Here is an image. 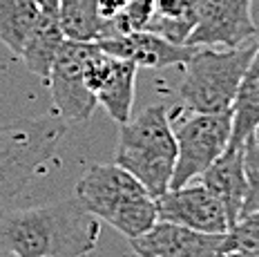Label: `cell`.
I'll return each instance as SVG.
<instances>
[{"mask_svg": "<svg viewBox=\"0 0 259 257\" xmlns=\"http://www.w3.org/2000/svg\"><path fill=\"white\" fill-rule=\"evenodd\" d=\"M101 239V219L76 195L0 215V250L14 257H90Z\"/></svg>", "mask_w": 259, "mask_h": 257, "instance_id": "6da1fadb", "label": "cell"}, {"mask_svg": "<svg viewBox=\"0 0 259 257\" xmlns=\"http://www.w3.org/2000/svg\"><path fill=\"white\" fill-rule=\"evenodd\" d=\"M67 127L56 112L0 125V215L50 168Z\"/></svg>", "mask_w": 259, "mask_h": 257, "instance_id": "7a4b0ae2", "label": "cell"}, {"mask_svg": "<svg viewBox=\"0 0 259 257\" xmlns=\"http://www.w3.org/2000/svg\"><path fill=\"white\" fill-rule=\"evenodd\" d=\"M76 197L101 222H107L127 239L154 226L156 199L132 173L118 163H94L76 184Z\"/></svg>", "mask_w": 259, "mask_h": 257, "instance_id": "3957f363", "label": "cell"}, {"mask_svg": "<svg viewBox=\"0 0 259 257\" xmlns=\"http://www.w3.org/2000/svg\"><path fill=\"white\" fill-rule=\"evenodd\" d=\"M114 163L137 177L154 199L170 188L177 163V139L165 105L152 103L123 123Z\"/></svg>", "mask_w": 259, "mask_h": 257, "instance_id": "277c9868", "label": "cell"}, {"mask_svg": "<svg viewBox=\"0 0 259 257\" xmlns=\"http://www.w3.org/2000/svg\"><path fill=\"white\" fill-rule=\"evenodd\" d=\"M259 36L239 47H194L183 65L179 99L192 112H226L230 110L239 81L257 52Z\"/></svg>", "mask_w": 259, "mask_h": 257, "instance_id": "5b68a950", "label": "cell"}, {"mask_svg": "<svg viewBox=\"0 0 259 257\" xmlns=\"http://www.w3.org/2000/svg\"><path fill=\"white\" fill-rule=\"evenodd\" d=\"M177 163L170 188L194 181L214 159L228 148L233 116L226 112H192L177 123Z\"/></svg>", "mask_w": 259, "mask_h": 257, "instance_id": "8992f818", "label": "cell"}, {"mask_svg": "<svg viewBox=\"0 0 259 257\" xmlns=\"http://www.w3.org/2000/svg\"><path fill=\"white\" fill-rule=\"evenodd\" d=\"M94 52L96 42L65 38L52 63L50 78L45 85L50 88L54 112L67 125L88 123L99 105L96 96L90 92L88 83H85V67H88V61Z\"/></svg>", "mask_w": 259, "mask_h": 257, "instance_id": "52a82bcc", "label": "cell"}, {"mask_svg": "<svg viewBox=\"0 0 259 257\" xmlns=\"http://www.w3.org/2000/svg\"><path fill=\"white\" fill-rule=\"evenodd\" d=\"M257 36L259 29L252 20V0H208L186 45L239 47Z\"/></svg>", "mask_w": 259, "mask_h": 257, "instance_id": "ba28073f", "label": "cell"}, {"mask_svg": "<svg viewBox=\"0 0 259 257\" xmlns=\"http://www.w3.org/2000/svg\"><path fill=\"white\" fill-rule=\"evenodd\" d=\"M156 217L161 222L203 230V233H228L230 224L221 201L201 181H190L179 188H168L156 197Z\"/></svg>", "mask_w": 259, "mask_h": 257, "instance_id": "9c48e42d", "label": "cell"}, {"mask_svg": "<svg viewBox=\"0 0 259 257\" xmlns=\"http://www.w3.org/2000/svg\"><path fill=\"white\" fill-rule=\"evenodd\" d=\"M228 233H203L181 224L161 222L130 239L132 253L141 257H221Z\"/></svg>", "mask_w": 259, "mask_h": 257, "instance_id": "30bf717a", "label": "cell"}, {"mask_svg": "<svg viewBox=\"0 0 259 257\" xmlns=\"http://www.w3.org/2000/svg\"><path fill=\"white\" fill-rule=\"evenodd\" d=\"M96 45L110 56L123 58L134 63L139 69H168L183 67L188 58L192 56V45H177L163 36L154 34L150 29L130 31L123 36H110V38L96 40Z\"/></svg>", "mask_w": 259, "mask_h": 257, "instance_id": "8fae6325", "label": "cell"}, {"mask_svg": "<svg viewBox=\"0 0 259 257\" xmlns=\"http://www.w3.org/2000/svg\"><path fill=\"white\" fill-rule=\"evenodd\" d=\"M244 146H233V143H228V148L197 177V181H201L221 201L230 228L239 222L241 206H244V197H246Z\"/></svg>", "mask_w": 259, "mask_h": 257, "instance_id": "7c38bea8", "label": "cell"}, {"mask_svg": "<svg viewBox=\"0 0 259 257\" xmlns=\"http://www.w3.org/2000/svg\"><path fill=\"white\" fill-rule=\"evenodd\" d=\"M58 3L61 0H42L40 3L38 20H36L34 29H31L29 38L20 52V58L25 61L27 69L34 76H38L42 83H47V78H50L52 63L65 40L61 16H58Z\"/></svg>", "mask_w": 259, "mask_h": 257, "instance_id": "4fadbf2b", "label": "cell"}, {"mask_svg": "<svg viewBox=\"0 0 259 257\" xmlns=\"http://www.w3.org/2000/svg\"><path fill=\"white\" fill-rule=\"evenodd\" d=\"M137 74L139 67L123 58H112V67L105 74L103 83L96 90V101L103 105L107 114L118 125H123L132 116L134 94H137Z\"/></svg>", "mask_w": 259, "mask_h": 257, "instance_id": "5bb4252c", "label": "cell"}, {"mask_svg": "<svg viewBox=\"0 0 259 257\" xmlns=\"http://www.w3.org/2000/svg\"><path fill=\"white\" fill-rule=\"evenodd\" d=\"M230 116H233L230 143L233 146H244L248 139H252L259 125V45L235 92L233 105H230Z\"/></svg>", "mask_w": 259, "mask_h": 257, "instance_id": "9a60e30c", "label": "cell"}, {"mask_svg": "<svg viewBox=\"0 0 259 257\" xmlns=\"http://www.w3.org/2000/svg\"><path fill=\"white\" fill-rule=\"evenodd\" d=\"M206 3L208 0H156L154 16L145 29L154 31L177 45H186Z\"/></svg>", "mask_w": 259, "mask_h": 257, "instance_id": "2e32d148", "label": "cell"}, {"mask_svg": "<svg viewBox=\"0 0 259 257\" xmlns=\"http://www.w3.org/2000/svg\"><path fill=\"white\" fill-rule=\"evenodd\" d=\"M58 16L65 38L96 42L110 38V23L99 12V0H61Z\"/></svg>", "mask_w": 259, "mask_h": 257, "instance_id": "e0dca14e", "label": "cell"}, {"mask_svg": "<svg viewBox=\"0 0 259 257\" xmlns=\"http://www.w3.org/2000/svg\"><path fill=\"white\" fill-rule=\"evenodd\" d=\"M38 14L40 3L36 0H0V40L12 54L20 56Z\"/></svg>", "mask_w": 259, "mask_h": 257, "instance_id": "ac0fdd59", "label": "cell"}, {"mask_svg": "<svg viewBox=\"0 0 259 257\" xmlns=\"http://www.w3.org/2000/svg\"><path fill=\"white\" fill-rule=\"evenodd\" d=\"M154 3L156 0H127L125 7L112 20H107L112 36H123L130 31L145 29L154 16Z\"/></svg>", "mask_w": 259, "mask_h": 257, "instance_id": "d6986e66", "label": "cell"}, {"mask_svg": "<svg viewBox=\"0 0 259 257\" xmlns=\"http://www.w3.org/2000/svg\"><path fill=\"white\" fill-rule=\"evenodd\" d=\"M244 175L246 197L244 206H241V217L259 210V146L255 143V139H248L244 146Z\"/></svg>", "mask_w": 259, "mask_h": 257, "instance_id": "ffe728a7", "label": "cell"}, {"mask_svg": "<svg viewBox=\"0 0 259 257\" xmlns=\"http://www.w3.org/2000/svg\"><path fill=\"white\" fill-rule=\"evenodd\" d=\"M259 246V210L241 217L233 228L228 230L226 250L233 248H257ZM224 250V253H226Z\"/></svg>", "mask_w": 259, "mask_h": 257, "instance_id": "44dd1931", "label": "cell"}, {"mask_svg": "<svg viewBox=\"0 0 259 257\" xmlns=\"http://www.w3.org/2000/svg\"><path fill=\"white\" fill-rule=\"evenodd\" d=\"M127 0H99V12L105 20H112L114 16L125 7Z\"/></svg>", "mask_w": 259, "mask_h": 257, "instance_id": "7402d4cb", "label": "cell"}, {"mask_svg": "<svg viewBox=\"0 0 259 257\" xmlns=\"http://www.w3.org/2000/svg\"><path fill=\"white\" fill-rule=\"evenodd\" d=\"M221 257H259V246H257V248H233V250H226Z\"/></svg>", "mask_w": 259, "mask_h": 257, "instance_id": "603a6c76", "label": "cell"}, {"mask_svg": "<svg viewBox=\"0 0 259 257\" xmlns=\"http://www.w3.org/2000/svg\"><path fill=\"white\" fill-rule=\"evenodd\" d=\"M252 139H255V143L259 146V125H257V130H255V135H252Z\"/></svg>", "mask_w": 259, "mask_h": 257, "instance_id": "cb8c5ba5", "label": "cell"}, {"mask_svg": "<svg viewBox=\"0 0 259 257\" xmlns=\"http://www.w3.org/2000/svg\"><path fill=\"white\" fill-rule=\"evenodd\" d=\"M132 257H141V255H137V253H132Z\"/></svg>", "mask_w": 259, "mask_h": 257, "instance_id": "d4e9b609", "label": "cell"}, {"mask_svg": "<svg viewBox=\"0 0 259 257\" xmlns=\"http://www.w3.org/2000/svg\"><path fill=\"white\" fill-rule=\"evenodd\" d=\"M36 3H42V0H36Z\"/></svg>", "mask_w": 259, "mask_h": 257, "instance_id": "484cf974", "label": "cell"}]
</instances>
